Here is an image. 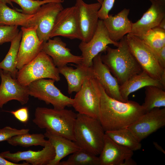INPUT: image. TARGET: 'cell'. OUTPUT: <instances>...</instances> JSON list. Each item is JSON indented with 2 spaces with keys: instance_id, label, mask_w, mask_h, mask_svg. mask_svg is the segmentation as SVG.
I'll use <instances>...</instances> for the list:
<instances>
[{
  "instance_id": "obj_1",
  "label": "cell",
  "mask_w": 165,
  "mask_h": 165,
  "mask_svg": "<svg viewBox=\"0 0 165 165\" xmlns=\"http://www.w3.org/2000/svg\"><path fill=\"white\" fill-rule=\"evenodd\" d=\"M100 86L101 95L98 119L105 131L126 128L145 113L142 105L138 102L129 100L123 102L112 98L100 84Z\"/></svg>"
},
{
  "instance_id": "obj_2",
  "label": "cell",
  "mask_w": 165,
  "mask_h": 165,
  "mask_svg": "<svg viewBox=\"0 0 165 165\" xmlns=\"http://www.w3.org/2000/svg\"><path fill=\"white\" fill-rule=\"evenodd\" d=\"M117 47L114 49L108 46L106 53L101 54V58L120 85L143 70L129 48L126 35Z\"/></svg>"
},
{
  "instance_id": "obj_3",
  "label": "cell",
  "mask_w": 165,
  "mask_h": 165,
  "mask_svg": "<svg viewBox=\"0 0 165 165\" xmlns=\"http://www.w3.org/2000/svg\"><path fill=\"white\" fill-rule=\"evenodd\" d=\"M77 115L71 110L38 107L32 121L40 128L75 141L73 129Z\"/></svg>"
},
{
  "instance_id": "obj_4",
  "label": "cell",
  "mask_w": 165,
  "mask_h": 165,
  "mask_svg": "<svg viewBox=\"0 0 165 165\" xmlns=\"http://www.w3.org/2000/svg\"><path fill=\"white\" fill-rule=\"evenodd\" d=\"M105 132L98 119L77 114L73 133L74 142L80 148L99 155L103 147Z\"/></svg>"
},
{
  "instance_id": "obj_5",
  "label": "cell",
  "mask_w": 165,
  "mask_h": 165,
  "mask_svg": "<svg viewBox=\"0 0 165 165\" xmlns=\"http://www.w3.org/2000/svg\"><path fill=\"white\" fill-rule=\"evenodd\" d=\"M45 78L58 82L61 77L58 68L52 58L42 51L18 70L16 78L18 82L25 86H28L35 80Z\"/></svg>"
},
{
  "instance_id": "obj_6",
  "label": "cell",
  "mask_w": 165,
  "mask_h": 165,
  "mask_svg": "<svg viewBox=\"0 0 165 165\" xmlns=\"http://www.w3.org/2000/svg\"><path fill=\"white\" fill-rule=\"evenodd\" d=\"M101 92L94 76L86 78L73 99L72 106L79 113L98 119Z\"/></svg>"
},
{
  "instance_id": "obj_7",
  "label": "cell",
  "mask_w": 165,
  "mask_h": 165,
  "mask_svg": "<svg viewBox=\"0 0 165 165\" xmlns=\"http://www.w3.org/2000/svg\"><path fill=\"white\" fill-rule=\"evenodd\" d=\"M126 38L131 52L142 70L151 78L159 80L165 69L160 64L156 53L137 36L130 33Z\"/></svg>"
},
{
  "instance_id": "obj_8",
  "label": "cell",
  "mask_w": 165,
  "mask_h": 165,
  "mask_svg": "<svg viewBox=\"0 0 165 165\" xmlns=\"http://www.w3.org/2000/svg\"><path fill=\"white\" fill-rule=\"evenodd\" d=\"M51 79H39L31 82L28 86L30 96L51 104L53 108L61 109L72 106L73 99L63 94L54 85Z\"/></svg>"
},
{
  "instance_id": "obj_9",
  "label": "cell",
  "mask_w": 165,
  "mask_h": 165,
  "mask_svg": "<svg viewBox=\"0 0 165 165\" xmlns=\"http://www.w3.org/2000/svg\"><path fill=\"white\" fill-rule=\"evenodd\" d=\"M109 44L117 47L119 42H114L110 38L103 20L99 19L96 31L91 39L87 42L81 41L79 45L83 58L81 65L87 68L92 67L94 57L105 52Z\"/></svg>"
},
{
  "instance_id": "obj_10",
  "label": "cell",
  "mask_w": 165,
  "mask_h": 165,
  "mask_svg": "<svg viewBox=\"0 0 165 165\" xmlns=\"http://www.w3.org/2000/svg\"><path fill=\"white\" fill-rule=\"evenodd\" d=\"M57 36L82 40L79 13L75 5L64 8L57 15L50 32V38Z\"/></svg>"
},
{
  "instance_id": "obj_11",
  "label": "cell",
  "mask_w": 165,
  "mask_h": 165,
  "mask_svg": "<svg viewBox=\"0 0 165 165\" xmlns=\"http://www.w3.org/2000/svg\"><path fill=\"white\" fill-rule=\"evenodd\" d=\"M165 125V108H156L145 112L126 128L141 141Z\"/></svg>"
},
{
  "instance_id": "obj_12",
  "label": "cell",
  "mask_w": 165,
  "mask_h": 165,
  "mask_svg": "<svg viewBox=\"0 0 165 165\" xmlns=\"http://www.w3.org/2000/svg\"><path fill=\"white\" fill-rule=\"evenodd\" d=\"M61 3L51 2L44 4L32 17L30 27L37 26V36L44 42L50 38V34L57 16L64 9Z\"/></svg>"
},
{
  "instance_id": "obj_13",
  "label": "cell",
  "mask_w": 165,
  "mask_h": 165,
  "mask_svg": "<svg viewBox=\"0 0 165 165\" xmlns=\"http://www.w3.org/2000/svg\"><path fill=\"white\" fill-rule=\"evenodd\" d=\"M37 26L21 27L22 35L16 62V68L19 70L42 51L44 42L38 38L36 32Z\"/></svg>"
},
{
  "instance_id": "obj_14",
  "label": "cell",
  "mask_w": 165,
  "mask_h": 165,
  "mask_svg": "<svg viewBox=\"0 0 165 165\" xmlns=\"http://www.w3.org/2000/svg\"><path fill=\"white\" fill-rule=\"evenodd\" d=\"M0 108L9 101L15 100L21 105L26 104L29 100L28 86L21 84L10 73L0 69Z\"/></svg>"
},
{
  "instance_id": "obj_15",
  "label": "cell",
  "mask_w": 165,
  "mask_h": 165,
  "mask_svg": "<svg viewBox=\"0 0 165 165\" xmlns=\"http://www.w3.org/2000/svg\"><path fill=\"white\" fill-rule=\"evenodd\" d=\"M101 5L98 2L87 4L83 0H76L75 6L79 13L81 41L88 42L94 35L99 20L98 12Z\"/></svg>"
},
{
  "instance_id": "obj_16",
  "label": "cell",
  "mask_w": 165,
  "mask_h": 165,
  "mask_svg": "<svg viewBox=\"0 0 165 165\" xmlns=\"http://www.w3.org/2000/svg\"><path fill=\"white\" fill-rule=\"evenodd\" d=\"M149 0L150 7L140 19L132 24L130 33L141 38L148 31L158 27L165 18V1Z\"/></svg>"
},
{
  "instance_id": "obj_17",
  "label": "cell",
  "mask_w": 165,
  "mask_h": 165,
  "mask_svg": "<svg viewBox=\"0 0 165 165\" xmlns=\"http://www.w3.org/2000/svg\"><path fill=\"white\" fill-rule=\"evenodd\" d=\"M49 38L44 43L42 51L49 56L57 68L65 66L68 63H73L77 65L81 64L82 56L73 54L71 50L66 47V43L58 37Z\"/></svg>"
},
{
  "instance_id": "obj_18",
  "label": "cell",
  "mask_w": 165,
  "mask_h": 165,
  "mask_svg": "<svg viewBox=\"0 0 165 165\" xmlns=\"http://www.w3.org/2000/svg\"><path fill=\"white\" fill-rule=\"evenodd\" d=\"M55 155L54 149L50 142L39 151L29 150L14 153L6 151L0 153V156L12 162L24 161L32 165H49Z\"/></svg>"
},
{
  "instance_id": "obj_19",
  "label": "cell",
  "mask_w": 165,
  "mask_h": 165,
  "mask_svg": "<svg viewBox=\"0 0 165 165\" xmlns=\"http://www.w3.org/2000/svg\"><path fill=\"white\" fill-rule=\"evenodd\" d=\"M102 53L93 60V68L95 77L109 97L117 100L125 102L121 97L119 90V85L108 68L102 62Z\"/></svg>"
},
{
  "instance_id": "obj_20",
  "label": "cell",
  "mask_w": 165,
  "mask_h": 165,
  "mask_svg": "<svg viewBox=\"0 0 165 165\" xmlns=\"http://www.w3.org/2000/svg\"><path fill=\"white\" fill-rule=\"evenodd\" d=\"M133 155V151L117 144L105 134L103 147L98 156L100 165H122L124 160Z\"/></svg>"
},
{
  "instance_id": "obj_21",
  "label": "cell",
  "mask_w": 165,
  "mask_h": 165,
  "mask_svg": "<svg viewBox=\"0 0 165 165\" xmlns=\"http://www.w3.org/2000/svg\"><path fill=\"white\" fill-rule=\"evenodd\" d=\"M129 9L124 8L115 15H109L103 20L110 38L118 42L126 34L131 33L132 22L128 17Z\"/></svg>"
},
{
  "instance_id": "obj_22",
  "label": "cell",
  "mask_w": 165,
  "mask_h": 165,
  "mask_svg": "<svg viewBox=\"0 0 165 165\" xmlns=\"http://www.w3.org/2000/svg\"><path fill=\"white\" fill-rule=\"evenodd\" d=\"M75 66L76 67L75 69L67 65L58 68L59 73L64 75L66 80L68 92L69 94L79 91L86 78L94 76L92 67L87 68L81 65Z\"/></svg>"
},
{
  "instance_id": "obj_23",
  "label": "cell",
  "mask_w": 165,
  "mask_h": 165,
  "mask_svg": "<svg viewBox=\"0 0 165 165\" xmlns=\"http://www.w3.org/2000/svg\"><path fill=\"white\" fill-rule=\"evenodd\" d=\"M44 134L55 151L54 158L49 165H59L62 159L80 149L74 141L63 136L48 131Z\"/></svg>"
},
{
  "instance_id": "obj_24",
  "label": "cell",
  "mask_w": 165,
  "mask_h": 165,
  "mask_svg": "<svg viewBox=\"0 0 165 165\" xmlns=\"http://www.w3.org/2000/svg\"><path fill=\"white\" fill-rule=\"evenodd\" d=\"M149 86H156L165 90L159 80L151 78L142 71L119 85V92L121 97L126 101L128 100V97L130 94Z\"/></svg>"
},
{
  "instance_id": "obj_25",
  "label": "cell",
  "mask_w": 165,
  "mask_h": 165,
  "mask_svg": "<svg viewBox=\"0 0 165 165\" xmlns=\"http://www.w3.org/2000/svg\"><path fill=\"white\" fill-rule=\"evenodd\" d=\"M33 15L17 11L0 1V25L29 27Z\"/></svg>"
},
{
  "instance_id": "obj_26",
  "label": "cell",
  "mask_w": 165,
  "mask_h": 165,
  "mask_svg": "<svg viewBox=\"0 0 165 165\" xmlns=\"http://www.w3.org/2000/svg\"><path fill=\"white\" fill-rule=\"evenodd\" d=\"M22 35L21 30L10 42V46L7 54L0 62V69L9 72L15 79H16L18 71L16 68V62Z\"/></svg>"
},
{
  "instance_id": "obj_27",
  "label": "cell",
  "mask_w": 165,
  "mask_h": 165,
  "mask_svg": "<svg viewBox=\"0 0 165 165\" xmlns=\"http://www.w3.org/2000/svg\"><path fill=\"white\" fill-rule=\"evenodd\" d=\"M105 134L117 144L133 151L140 150L141 144L127 128L105 131Z\"/></svg>"
},
{
  "instance_id": "obj_28",
  "label": "cell",
  "mask_w": 165,
  "mask_h": 165,
  "mask_svg": "<svg viewBox=\"0 0 165 165\" xmlns=\"http://www.w3.org/2000/svg\"><path fill=\"white\" fill-rule=\"evenodd\" d=\"M145 87V97L141 105L145 113L154 108L165 107V90L154 86Z\"/></svg>"
},
{
  "instance_id": "obj_29",
  "label": "cell",
  "mask_w": 165,
  "mask_h": 165,
  "mask_svg": "<svg viewBox=\"0 0 165 165\" xmlns=\"http://www.w3.org/2000/svg\"><path fill=\"white\" fill-rule=\"evenodd\" d=\"M42 134H29V133L14 136L7 141L9 144L13 146H21L28 147L39 145L44 147L49 141L45 139Z\"/></svg>"
},
{
  "instance_id": "obj_30",
  "label": "cell",
  "mask_w": 165,
  "mask_h": 165,
  "mask_svg": "<svg viewBox=\"0 0 165 165\" xmlns=\"http://www.w3.org/2000/svg\"><path fill=\"white\" fill-rule=\"evenodd\" d=\"M82 149L72 153L59 165H100L99 157Z\"/></svg>"
},
{
  "instance_id": "obj_31",
  "label": "cell",
  "mask_w": 165,
  "mask_h": 165,
  "mask_svg": "<svg viewBox=\"0 0 165 165\" xmlns=\"http://www.w3.org/2000/svg\"><path fill=\"white\" fill-rule=\"evenodd\" d=\"M141 39L156 54L165 46V30L155 28L148 31Z\"/></svg>"
},
{
  "instance_id": "obj_32",
  "label": "cell",
  "mask_w": 165,
  "mask_h": 165,
  "mask_svg": "<svg viewBox=\"0 0 165 165\" xmlns=\"http://www.w3.org/2000/svg\"><path fill=\"white\" fill-rule=\"evenodd\" d=\"M19 5L22 9V13L25 14L34 15L42 5L47 3L55 2L62 3L64 0H11Z\"/></svg>"
},
{
  "instance_id": "obj_33",
  "label": "cell",
  "mask_w": 165,
  "mask_h": 165,
  "mask_svg": "<svg viewBox=\"0 0 165 165\" xmlns=\"http://www.w3.org/2000/svg\"><path fill=\"white\" fill-rule=\"evenodd\" d=\"M18 27L0 25V45L13 40L20 31Z\"/></svg>"
},
{
  "instance_id": "obj_34",
  "label": "cell",
  "mask_w": 165,
  "mask_h": 165,
  "mask_svg": "<svg viewBox=\"0 0 165 165\" xmlns=\"http://www.w3.org/2000/svg\"><path fill=\"white\" fill-rule=\"evenodd\" d=\"M28 129H17L9 126H6L0 129V142L7 141L16 135L29 133Z\"/></svg>"
},
{
  "instance_id": "obj_35",
  "label": "cell",
  "mask_w": 165,
  "mask_h": 165,
  "mask_svg": "<svg viewBox=\"0 0 165 165\" xmlns=\"http://www.w3.org/2000/svg\"><path fill=\"white\" fill-rule=\"evenodd\" d=\"M115 0H103L98 12L99 18L103 20L107 17L109 11L112 8Z\"/></svg>"
},
{
  "instance_id": "obj_36",
  "label": "cell",
  "mask_w": 165,
  "mask_h": 165,
  "mask_svg": "<svg viewBox=\"0 0 165 165\" xmlns=\"http://www.w3.org/2000/svg\"><path fill=\"white\" fill-rule=\"evenodd\" d=\"M10 113L18 120L23 123H27L29 120L28 109L27 107H23L15 111H6Z\"/></svg>"
},
{
  "instance_id": "obj_37",
  "label": "cell",
  "mask_w": 165,
  "mask_h": 165,
  "mask_svg": "<svg viewBox=\"0 0 165 165\" xmlns=\"http://www.w3.org/2000/svg\"><path fill=\"white\" fill-rule=\"evenodd\" d=\"M158 62L163 69H165V46L156 53Z\"/></svg>"
},
{
  "instance_id": "obj_38",
  "label": "cell",
  "mask_w": 165,
  "mask_h": 165,
  "mask_svg": "<svg viewBox=\"0 0 165 165\" xmlns=\"http://www.w3.org/2000/svg\"><path fill=\"white\" fill-rule=\"evenodd\" d=\"M29 163L25 162L21 163H14L11 162L0 156V165H29Z\"/></svg>"
},
{
  "instance_id": "obj_39",
  "label": "cell",
  "mask_w": 165,
  "mask_h": 165,
  "mask_svg": "<svg viewBox=\"0 0 165 165\" xmlns=\"http://www.w3.org/2000/svg\"><path fill=\"white\" fill-rule=\"evenodd\" d=\"M132 157L127 159L123 161L122 165H136L137 163L132 159Z\"/></svg>"
},
{
  "instance_id": "obj_40",
  "label": "cell",
  "mask_w": 165,
  "mask_h": 165,
  "mask_svg": "<svg viewBox=\"0 0 165 165\" xmlns=\"http://www.w3.org/2000/svg\"><path fill=\"white\" fill-rule=\"evenodd\" d=\"M153 144L155 148L157 150L162 152L164 154H165V151L164 150L161 146L158 144L157 142H153Z\"/></svg>"
},
{
  "instance_id": "obj_41",
  "label": "cell",
  "mask_w": 165,
  "mask_h": 165,
  "mask_svg": "<svg viewBox=\"0 0 165 165\" xmlns=\"http://www.w3.org/2000/svg\"><path fill=\"white\" fill-rule=\"evenodd\" d=\"M159 81L163 87L165 89V72L163 74Z\"/></svg>"
},
{
  "instance_id": "obj_42",
  "label": "cell",
  "mask_w": 165,
  "mask_h": 165,
  "mask_svg": "<svg viewBox=\"0 0 165 165\" xmlns=\"http://www.w3.org/2000/svg\"><path fill=\"white\" fill-rule=\"evenodd\" d=\"M157 27L165 30V18L162 20Z\"/></svg>"
},
{
  "instance_id": "obj_43",
  "label": "cell",
  "mask_w": 165,
  "mask_h": 165,
  "mask_svg": "<svg viewBox=\"0 0 165 165\" xmlns=\"http://www.w3.org/2000/svg\"><path fill=\"white\" fill-rule=\"evenodd\" d=\"M0 1L6 4H8L12 7H13V5L11 0H0Z\"/></svg>"
},
{
  "instance_id": "obj_44",
  "label": "cell",
  "mask_w": 165,
  "mask_h": 165,
  "mask_svg": "<svg viewBox=\"0 0 165 165\" xmlns=\"http://www.w3.org/2000/svg\"><path fill=\"white\" fill-rule=\"evenodd\" d=\"M96 0L98 2L100 3L101 4L102 3L103 1V0Z\"/></svg>"
},
{
  "instance_id": "obj_45",
  "label": "cell",
  "mask_w": 165,
  "mask_h": 165,
  "mask_svg": "<svg viewBox=\"0 0 165 165\" xmlns=\"http://www.w3.org/2000/svg\"><path fill=\"white\" fill-rule=\"evenodd\" d=\"M160 1H165V0H158Z\"/></svg>"
},
{
  "instance_id": "obj_46",
  "label": "cell",
  "mask_w": 165,
  "mask_h": 165,
  "mask_svg": "<svg viewBox=\"0 0 165 165\" xmlns=\"http://www.w3.org/2000/svg\"></svg>"
},
{
  "instance_id": "obj_47",
  "label": "cell",
  "mask_w": 165,
  "mask_h": 165,
  "mask_svg": "<svg viewBox=\"0 0 165 165\" xmlns=\"http://www.w3.org/2000/svg\"></svg>"
}]
</instances>
